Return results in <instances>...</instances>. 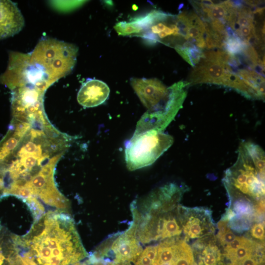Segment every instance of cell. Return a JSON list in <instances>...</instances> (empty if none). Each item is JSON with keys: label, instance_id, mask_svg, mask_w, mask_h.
Returning <instances> with one entry per match:
<instances>
[{"label": "cell", "instance_id": "obj_19", "mask_svg": "<svg viewBox=\"0 0 265 265\" xmlns=\"http://www.w3.org/2000/svg\"><path fill=\"white\" fill-rule=\"evenodd\" d=\"M5 189L6 187L4 180L0 177V201L5 197Z\"/></svg>", "mask_w": 265, "mask_h": 265}, {"label": "cell", "instance_id": "obj_17", "mask_svg": "<svg viewBox=\"0 0 265 265\" xmlns=\"http://www.w3.org/2000/svg\"><path fill=\"white\" fill-rule=\"evenodd\" d=\"M250 234L254 238L263 241L265 238L264 225L261 223L254 224L251 227Z\"/></svg>", "mask_w": 265, "mask_h": 265}, {"label": "cell", "instance_id": "obj_8", "mask_svg": "<svg viewBox=\"0 0 265 265\" xmlns=\"http://www.w3.org/2000/svg\"><path fill=\"white\" fill-rule=\"evenodd\" d=\"M25 25V20L16 3L0 0V40L18 33Z\"/></svg>", "mask_w": 265, "mask_h": 265}, {"label": "cell", "instance_id": "obj_9", "mask_svg": "<svg viewBox=\"0 0 265 265\" xmlns=\"http://www.w3.org/2000/svg\"><path fill=\"white\" fill-rule=\"evenodd\" d=\"M110 89L104 81L87 80L81 86L77 95L78 103L85 107H93L103 104L108 98Z\"/></svg>", "mask_w": 265, "mask_h": 265}, {"label": "cell", "instance_id": "obj_16", "mask_svg": "<svg viewBox=\"0 0 265 265\" xmlns=\"http://www.w3.org/2000/svg\"><path fill=\"white\" fill-rule=\"evenodd\" d=\"M248 239L244 237H236L233 240L224 247L223 252L225 257L244 244Z\"/></svg>", "mask_w": 265, "mask_h": 265}, {"label": "cell", "instance_id": "obj_18", "mask_svg": "<svg viewBox=\"0 0 265 265\" xmlns=\"http://www.w3.org/2000/svg\"><path fill=\"white\" fill-rule=\"evenodd\" d=\"M73 265H98L90 256H88L85 261L78 262Z\"/></svg>", "mask_w": 265, "mask_h": 265}, {"label": "cell", "instance_id": "obj_7", "mask_svg": "<svg viewBox=\"0 0 265 265\" xmlns=\"http://www.w3.org/2000/svg\"><path fill=\"white\" fill-rule=\"evenodd\" d=\"M178 209L185 241L212 236L215 232V225L209 209L180 205Z\"/></svg>", "mask_w": 265, "mask_h": 265}, {"label": "cell", "instance_id": "obj_13", "mask_svg": "<svg viewBox=\"0 0 265 265\" xmlns=\"http://www.w3.org/2000/svg\"><path fill=\"white\" fill-rule=\"evenodd\" d=\"M175 49L193 67L198 63L203 55V53L200 49L189 42H186L183 46H177Z\"/></svg>", "mask_w": 265, "mask_h": 265}, {"label": "cell", "instance_id": "obj_6", "mask_svg": "<svg viewBox=\"0 0 265 265\" xmlns=\"http://www.w3.org/2000/svg\"><path fill=\"white\" fill-rule=\"evenodd\" d=\"M230 55L222 51H210L203 53L200 60L193 69L189 84L212 83L225 86L229 75L232 71L228 61Z\"/></svg>", "mask_w": 265, "mask_h": 265}, {"label": "cell", "instance_id": "obj_2", "mask_svg": "<svg viewBox=\"0 0 265 265\" xmlns=\"http://www.w3.org/2000/svg\"><path fill=\"white\" fill-rule=\"evenodd\" d=\"M130 82L147 111L137 122L135 130L162 132L182 107L188 82L179 81L167 87L157 79L132 78Z\"/></svg>", "mask_w": 265, "mask_h": 265}, {"label": "cell", "instance_id": "obj_10", "mask_svg": "<svg viewBox=\"0 0 265 265\" xmlns=\"http://www.w3.org/2000/svg\"><path fill=\"white\" fill-rule=\"evenodd\" d=\"M205 237L193 246V255L197 265H229L225 263V257L215 243V238Z\"/></svg>", "mask_w": 265, "mask_h": 265}, {"label": "cell", "instance_id": "obj_1", "mask_svg": "<svg viewBox=\"0 0 265 265\" xmlns=\"http://www.w3.org/2000/svg\"><path fill=\"white\" fill-rule=\"evenodd\" d=\"M63 212L44 213L26 235L13 236L17 247L37 265H73L88 256L73 219Z\"/></svg>", "mask_w": 265, "mask_h": 265}, {"label": "cell", "instance_id": "obj_11", "mask_svg": "<svg viewBox=\"0 0 265 265\" xmlns=\"http://www.w3.org/2000/svg\"><path fill=\"white\" fill-rule=\"evenodd\" d=\"M161 264L166 265H197L192 249L184 239H180L179 238L175 241L174 254L171 261Z\"/></svg>", "mask_w": 265, "mask_h": 265}, {"label": "cell", "instance_id": "obj_5", "mask_svg": "<svg viewBox=\"0 0 265 265\" xmlns=\"http://www.w3.org/2000/svg\"><path fill=\"white\" fill-rule=\"evenodd\" d=\"M41 42L31 55V61L54 82L73 68L78 49L73 45L61 42Z\"/></svg>", "mask_w": 265, "mask_h": 265}, {"label": "cell", "instance_id": "obj_14", "mask_svg": "<svg viewBox=\"0 0 265 265\" xmlns=\"http://www.w3.org/2000/svg\"><path fill=\"white\" fill-rule=\"evenodd\" d=\"M218 231L217 235L220 244L223 247L226 246L234 239L236 237L228 226V221L221 218L217 223Z\"/></svg>", "mask_w": 265, "mask_h": 265}, {"label": "cell", "instance_id": "obj_12", "mask_svg": "<svg viewBox=\"0 0 265 265\" xmlns=\"http://www.w3.org/2000/svg\"><path fill=\"white\" fill-rule=\"evenodd\" d=\"M15 249L13 235H8L0 224V265H8L9 258Z\"/></svg>", "mask_w": 265, "mask_h": 265}, {"label": "cell", "instance_id": "obj_4", "mask_svg": "<svg viewBox=\"0 0 265 265\" xmlns=\"http://www.w3.org/2000/svg\"><path fill=\"white\" fill-rule=\"evenodd\" d=\"M173 137L163 132L149 130L134 133L125 144L126 166L133 171L151 165L172 145Z\"/></svg>", "mask_w": 265, "mask_h": 265}, {"label": "cell", "instance_id": "obj_3", "mask_svg": "<svg viewBox=\"0 0 265 265\" xmlns=\"http://www.w3.org/2000/svg\"><path fill=\"white\" fill-rule=\"evenodd\" d=\"M265 155L251 141L240 143L235 163L227 169L223 179L230 202L244 199L264 201Z\"/></svg>", "mask_w": 265, "mask_h": 265}, {"label": "cell", "instance_id": "obj_15", "mask_svg": "<svg viewBox=\"0 0 265 265\" xmlns=\"http://www.w3.org/2000/svg\"><path fill=\"white\" fill-rule=\"evenodd\" d=\"M264 254H256L242 260L230 263L229 265H264Z\"/></svg>", "mask_w": 265, "mask_h": 265}]
</instances>
